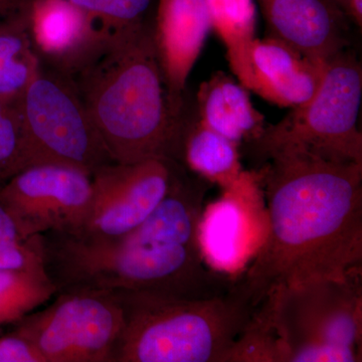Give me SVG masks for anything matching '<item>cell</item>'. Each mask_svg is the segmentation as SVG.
<instances>
[{
  "label": "cell",
  "instance_id": "6da1fadb",
  "mask_svg": "<svg viewBox=\"0 0 362 362\" xmlns=\"http://www.w3.org/2000/svg\"><path fill=\"white\" fill-rule=\"evenodd\" d=\"M257 169L268 235L235 279L255 308L287 288L362 273V163L285 149Z\"/></svg>",
  "mask_w": 362,
  "mask_h": 362
},
{
  "label": "cell",
  "instance_id": "7a4b0ae2",
  "mask_svg": "<svg viewBox=\"0 0 362 362\" xmlns=\"http://www.w3.org/2000/svg\"><path fill=\"white\" fill-rule=\"evenodd\" d=\"M70 76L114 161L183 164L189 113L169 96L149 21L109 30Z\"/></svg>",
  "mask_w": 362,
  "mask_h": 362
},
{
  "label": "cell",
  "instance_id": "3957f363",
  "mask_svg": "<svg viewBox=\"0 0 362 362\" xmlns=\"http://www.w3.org/2000/svg\"><path fill=\"white\" fill-rule=\"evenodd\" d=\"M44 266L57 293L141 291L185 299L228 292L230 280L207 263L197 238L144 221L113 239L42 235Z\"/></svg>",
  "mask_w": 362,
  "mask_h": 362
},
{
  "label": "cell",
  "instance_id": "277c9868",
  "mask_svg": "<svg viewBox=\"0 0 362 362\" xmlns=\"http://www.w3.org/2000/svg\"><path fill=\"white\" fill-rule=\"evenodd\" d=\"M123 314L111 362H228L256 308L233 283L211 299L114 291Z\"/></svg>",
  "mask_w": 362,
  "mask_h": 362
},
{
  "label": "cell",
  "instance_id": "5b68a950",
  "mask_svg": "<svg viewBox=\"0 0 362 362\" xmlns=\"http://www.w3.org/2000/svg\"><path fill=\"white\" fill-rule=\"evenodd\" d=\"M361 96V64L347 47L328 59L322 83L311 99L292 108L278 123L266 124L256 139L245 144L247 156L257 168L285 149L326 160L362 163V134L357 125Z\"/></svg>",
  "mask_w": 362,
  "mask_h": 362
},
{
  "label": "cell",
  "instance_id": "8992f818",
  "mask_svg": "<svg viewBox=\"0 0 362 362\" xmlns=\"http://www.w3.org/2000/svg\"><path fill=\"white\" fill-rule=\"evenodd\" d=\"M362 273L267 298L282 362L361 361Z\"/></svg>",
  "mask_w": 362,
  "mask_h": 362
},
{
  "label": "cell",
  "instance_id": "52a82bcc",
  "mask_svg": "<svg viewBox=\"0 0 362 362\" xmlns=\"http://www.w3.org/2000/svg\"><path fill=\"white\" fill-rule=\"evenodd\" d=\"M30 166L61 164L92 175L115 162L105 146L73 78L40 62L20 101Z\"/></svg>",
  "mask_w": 362,
  "mask_h": 362
},
{
  "label": "cell",
  "instance_id": "ba28073f",
  "mask_svg": "<svg viewBox=\"0 0 362 362\" xmlns=\"http://www.w3.org/2000/svg\"><path fill=\"white\" fill-rule=\"evenodd\" d=\"M54 303L13 323L45 362H111L123 314L113 292L57 293Z\"/></svg>",
  "mask_w": 362,
  "mask_h": 362
},
{
  "label": "cell",
  "instance_id": "9c48e42d",
  "mask_svg": "<svg viewBox=\"0 0 362 362\" xmlns=\"http://www.w3.org/2000/svg\"><path fill=\"white\" fill-rule=\"evenodd\" d=\"M185 168L168 159L102 166L90 175L92 197L85 220L68 233L86 239H113L130 232L160 204Z\"/></svg>",
  "mask_w": 362,
  "mask_h": 362
},
{
  "label": "cell",
  "instance_id": "30bf717a",
  "mask_svg": "<svg viewBox=\"0 0 362 362\" xmlns=\"http://www.w3.org/2000/svg\"><path fill=\"white\" fill-rule=\"evenodd\" d=\"M90 197V175L61 164H35L0 185V202L28 237L75 232Z\"/></svg>",
  "mask_w": 362,
  "mask_h": 362
},
{
  "label": "cell",
  "instance_id": "8fae6325",
  "mask_svg": "<svg viewBox=\"0 0 362 362\" xmlns=\"http://www.w3.org/2000/svg\"><path fill=\"white\" fill-rule=\"evenodd\" d=\"M152 28L157 58L169 96L177 108H185L187 78L211 30L206 2L159 0Z\"/></svg>",
  "mask_w": 362,
  "mask_h": 362
},
{
  "label": "cell",
  "instance_id": "7c38bea8",
  "mask_svg": "<svg viewBox=\"0 0 362 362\" xmlns=\"http://www.w3.org/2000/svg\"><path fill=\"white\" fill-rule=\"evenodd\" d=\"M327 61L314 59L293 45L266 37L252 42L247 89L272 104L294 108L315 95Z\"/></svg>",
  "mask_w": 362,
  "mask_h": 362
},
{
  "label": "cell",
  "instance_id": "4fadbf2b",
  "mask_svg": "<svg viewBox=\"0 0 362 362\" xmlns=\"http://www.w3.org/2000/svg\"><path fill=\"white\" fill-rule=\"evenodd\" d=\"M269 37L314 59H328L349 45L347 16L332 0H256Z\"/></svg>",
  "mask_w": 362,
  "mask_h": 362
},
{
  "label": "cell",
  "instance_id": "5bb4252c",
  "mask_svg": "<svg viewBox=\"0 0 362 362\" xmlns=\"http://www.w3.org/2000/svg\"><path fill=\"white\" fill-rule=\"evenodd\" d=\"M111 28L68 0H33L30 30L40 61L71 75Z\"/></svg>",
  "mask_w": 362,
  "mask_h": 362
},
{
  "label": "cell",
  "instance_id": "9a60e30c",
  "mask_svg": "<svg viewBox=\"0 0 362 362\" xmlns=\"http://www.w3.org/2000/svg\"><path fill=\"white\" fill-rule=\"evenodd\" d=\"M258 175V169L243 171L239 180L223 189V197L202 211L199 243L207 263L216 270L233 272L240 265L246 233L242 202Z\"/></svg>",
  "mask_w": 362,
  "mask_h": 362
},
{
  "label": "cell",
  "instance_id": "2e32d148",
  "mask_svg": "<svg viewBox=\"0 0 362 362\" xmlns=\"http://www.w3.org/2000/svg\"><path fill=\"white\" fill-rule=\"evenodd\" d=\"M197 105V115L204 125L240 146L256 139L266 126L249 90L223 71H216L199 86Z\"/></svg>",
  "mask_w": 362,
  "mask_h": 362
},
{
  "label": "cell",
  "instance_id": "e0dca14e",
  "mask_svg": "<svg viewBox=\"0 0 362 362\" xmlns=\"http://www.w3.org/2000/svg\"><path fill=\"white\" fill-rule=\"evenodd\" d=\"M183 164L195 175L223 189L230 187L243 173L240 145L207 127L199 117L188 118Z\"/></svg>",
  "mask_w": 362,
  "mask_h": 362
},
{
  "label": "cell",
  "instance_id": "ac0fdd59",
  "mask_svg": "<svg viewBox=\"0 0 362 362\" xmlns=\"http://www.w3.org/2000/svg\"><path fill=\"white\" fill-rule=\"evenodd\" d=\"M30 11L0 23V100L20 101L40 66Z\"/></svg>",
  "mask_w": 362,
  "mask_h": 362
},
{
  "label": "cell",
  "instance_id": "d6986e66",
  "mask_svg": "<svg viewBox=\"0 0 362 362\" xmlns=\"http://www.w3.org/2000/svg\"><path fill=\"white\" fill-rule=\"evenodd\" d=\"M214 30L226 49V59L240 84L250 78V51L256 40L257 9L254 0H204Z\"/></svg>",
  "mask_w": 362,
  "mask_h": 362
},
{
  "label": "cell",
  "instance_id": "ffe728a7",
  "mask_svg": "<svg viewBox=\"0 0 362 362\" xmlns=\"http://www.w3.org/2000/svg\"><path fill=\"white\" fill-rule=\"evenodd\" d=\"M56 294L45 271L0 270V326L16 323Z\"/></svg>",
  "mask_w": 362,
  "mask_h": 362
},
{
  "label": "cell",
  "instance_id": "44dd1931",
  "mask_svg": "<svg viewBox=\"0 0 362 362\" xmlns=\"http://www.w3.org/2000/svg\"><path fill=\"white\" fill-rule=\"evenodd\" d=\"M20 101L0 100V185L30 166Z\"/></svg>",
  "mask_w": 362,
  "mask_h": 362
},
{
  "label": "cell",
  "instance_id": "7402d4cb",
  "mask_svg": "<svg viewBox=\"0 0 362 362\" xmlns=\"http://www.w3.org/2000/svg\"><path fill=\"white\" fill-rule=\"evenodd\" d=\"M0 270L45 271L42 235L28 237L0 202Z\"/></svg>",
  "mask_w": 362,
  "mask_h": 362
},
{
  "label": "cell",
  "instance_id": "603a6c76",
  "mask_svg": "<svg viewBox=\"0 0 362 362\" xmlns=\"http://www.w3.org/2000/svg\"><path fill=\"white\" fill-rule=\"evenodd\" d=\"M108 28L137 25L146 21L153 0H68Z\"/></svg>",
  "mask_w": 362,
  "mask_h": 362
},
{
  "label": "cell",
  "instance_id": "cb8c5ba5",
  "mask_svg": "<svg viewBox=\"0 0 362 362\" xmlns=\"http://www.w3.org/2000/svg\"><path fill=\"white\" fill-rule=\"evenodd\" d=\"M0 362H45L28 340L9 332L0 338Z\"/></svg>",
  "mask_w": 362,
  "mask_h": 362
},
{
  "label": "cell",
  "instance_id": "d4e9b609",
  "mask_svg": "<svg viewBox=\"0 0 362 362\" xmlns=\"http://www.w3.org/2000/svg\"><path fill=\"white\" fill-rule=\"evenodd\" d=\"M33 0H0V23L30 11Z\"/></svg>",
  "mask_w": 362,
  "mask_h": 362
},
{
  "label": "cell",
  "instance_id": "484cf974",
  "mask_svg": "<svg viewBox=\"0 0 362 362\" xmlns=\"http://www.w3.org/2000/svg\"><path fill=\"white\" fill-rule=\"evenodd\" d=\"M347 18L354 21L359 28L362 26V0H347Z\"/></svg>",
  "mask_w": 362,
  "mask_h": 362
},
{
  "label": "cell",
  "instance_id": "4316f807",
  "mask_svg": "<svg viewBox=\"0 0 362 362\" xmlns=\"http://www.w3.org/2000/svg\"><path fill=\"white\" fill-rule=\"evenodd\" d=\"M332 1L345 13V11H346L347 0H332Z\"/></svg>",
  "mask_w": 362,
  "mask_h": 362
}]
</instances>
